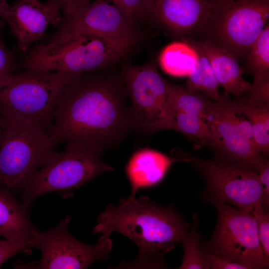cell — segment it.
Wrapping results in <instances>:
<instances>
[{"label": "cell", "mask_w": 269, "mask_h": 269, "mask_svg": "<svg viewBox=\"0 0 269 269\" xmlns=\"http://www.w3.org/2000/svg\"><path fill=\"white\" fill-rule=\"evenodd\" d=\"M99 72L79 75L66 85L48 134L55 147L79 141L105 149L132 127L126 87Z\"/></svg>", "instance_id": "obj_1"}, {"label": "cell", "mask_w": 269, "mask_h": 269, "mask_svg": "<svg viewBox=\"0 0 269 269\" xmlns=\"http://www.w3.org/2000/svg\"><path fill=\"white\" fill-rule=\"evenodd\" d=\"M191 225L174 204L162 206L142 196L121 198L117 205L108 204L93 231L109 236L118 232L137 245L135 259L121 262L117 268L163 269L167 268L165 254L182 242Z\"/></svg>", "instance_id": "obj_2"}, {"label": "cell", "mask_w": 269, "mask_h": 269, "mask_svg": "<svg viewBox=\"0 0 269 269\" xmlns=\"http://www.w3.org/2000/svg\"><path fill=\"white\" fill-rule=\"evenodd\" d=\"M138 38L75 34L34 47L20 66L25 70L59 71L75 76L100 71L124 57Z\"/></svg>", "instance_id": "obj_3"}, {"label": "cell", "mask_w": 269, "mask_h": 269, "mask_svg": "<svg viewBox=\"0 0 269 269\" xmlns=\"http://www.w3.org/2000/svg\"><path fill=\"white\" fill-rule=\"evenodd\" d=\"M1 116L0 186L11 192L24 187L57 152L39 126L14 115Z\"/></svg>", "instance_id": "obj_4"}, {"label": "cell", "mask_w": 269, "mask_h": 269, "mask_svg": "<svg viewBox=\"0 0 269 269\" xmlns=\"http://www.w3.org/2000/svg\"><path fill=\"white\" fill-rule=\"evenodd\" d=\"M105 149L79 141L66 143L32 177L21 192V202L30 208L45 194L59 192L69 195L102 173L114 171L103 159Z\"/></svg>", "instance_id": "obj_5"}, {"label": "cell", "mask_w": 269, "mask_h": 269, "mask_svg": "<svg viewBox=\"0 0 269 269\" xmlns=\"http://www.w3.org/2000/svg\"><path fill=\"white\" fill-rule=\"evenodd\" d=\"M75 76L59 71L25 70L0 90V115H14L39 126L48 134L67 84Z\"/></svg>", "instance_id": "obj_6"}, {"label": "cell", "mask_w": 269, "mask_h": 269, "mask_svg": "<svg viewBox=\"0 0 269 269\" xmlns=\"http://www.w3.org/2000/svg\"><path fill=\"white\" fill-rule=\"evenodd\" d=\"M211 14L199 39L245 57L269 23V0L213 1Z\"/></svg>", "instance_id": "obj_7"}, {"label": "cell", "mask_w": 269, "mask_h": 269, "mask_svg": "<svg viewBox=\"0 0 269 269\" xmlns=\"http://www.w3.org/2000/svg\"><path fill=\"white\" fill-rule=\"evenodd\" d=\"M202 196L216 208L218 221L210 239L200 247L247 269L269 268L252 212L232 207L213 196Z\"/></svg>", "instance_id": "obj_8"}, {"label": "cell", "mask_w": 269, "mask_h": 269, "mask_svg": "<svg viewBox=\"0 0 269 269\" xmlns=\"http://www.w3.org/2000/svg\"><path fill=\"white\" fill-rule=\"evenodd\" d=\"M122 79L132 102V127L146 134L177 131L175 115L168 102L167 81L161 76L153 62L125 66Z\"/></svg>", "instance_id": "obj_9"}, {"label": "cell", "mask_w": 269, "mask_h": 269, "mask_svg": "<svg viewBox=\"0 0 269 269\" xmlns=\"http://www.w3.org/2000/svg\"><path fill=\"white\" fill-rule=\"evenodd\" d=\"M209 123L211 137L207 145L216 156L256 171L265 156L258 149L251 123L235 106L228 93L221 95Z\"/></svg>", "instance_id": "obj_10"}, {"label": "cell", "mask_w": 269, "mask_h": 269, "mask_svg": "<svg viewBox=\"0 0 269 269\" xmlns=\"http://www.w3.org/2000/svg\"><path fill=\"white\" fill-rule=\"evenodd\" d=\"M71 220V216H67L44 231L36 227L30 241V248L38 249L41 253L36 269H87L96 261L109 259L113 247L110 236L102 235L94 245L83 243L68 231Z\"/></svg>", "instance_id": "obj_11"}, {"label": "cell", "mask_w": 269, "mask_h": 269, "mask_svg": "<svg viewBox=\"0 0 269 269\" xmlns=\"http://www.w3.org/2000/svg\"><path fill=\"white\" fill-rule=\"evenodd\" d=\"M203 176L206 189L202 196L214 197L237 208L252 212L262 205L264 196L257 172L217 156L204 159L186 155Z\"/></svg>", "instance_id": "obj_12"}, {"label": "cell", "mask_w": 269, "mask_h": 269, "mask_svg": "<svg viewBox=\"0 0 269 269\" xmlns=\"http://www.w3.org/2000/svg\"><path fill=\"white\" fill-rule=\"evenodd\" d=\"M56 27L48 42L75 34L113 39L139 38L134 23L105 0H96L77 13L64 16Z\"/></svg>", "instance_id": "obj_13"}, {"label": "cell", "mask_w": 269, "mask_h": 269, "mask_svg": "<svg viewBox=\"0 0 269 269\" xmlns=\"http://www.w3.org/2000/svg\"><path fill=\"white\" fill-rule=\"evenodd\" d=\"M208 0H156L152 21L181 40L199 37L211 13Z\"/></svg>", "instance_id": "obj_14"}, {"label": "cell", "mask_w": 269, "mask_h": 269, "mask_svg": "<svg viewBox=\"0 0 269 269\" xmlns=\"http://www.w3.org/2000/svg\"><path fill=\"white\" fill-rule=\"evenodd\" d=\"M59 8L48 1L19 0L9 7L3 18L16 38L18 50L26 52L33 42L42 39L50 24L57 27L62 19Z\"/></svg>", "instance_id": "obj_15"}, {"label": "cell", "mask_w": 269, "mask_h": 269, "mask_svg": "<svg viewBox=\"0 0 269 269\" xmlns=\"http://www.w3.org/2000/svg\"><path fill=\"white\" fill-rule=\"evenodd\" d=\"M189 162L187 158L169 157L158 151L145 148L135 152L126 168L131 186L129 197H134L138 190L153 186L160 182L172 164L176 162Z\"/></svg>", "instance_id": "obj_16"}, {"label": "cell", "mask_w": 269, "mask_h": 269, "mask_svg": "<svg viewBox=\"0 0 269 269\" xmlns=\"http://www.w3.org/2000/svg\"><path fill=\"white\" fill-rule=\"evenodd\" d=\"M197 41L225 93L238 98L249 90L252 84L244 79L239 59L234 54L206 40Z\"/></svg>", "instance_id": "obj_17"}, {"label": "cell", "mask_w": 269, "mask_h": 269, "mask_svg": "<svg viewBox=\"0 0 269 269\" xmlns=\"http://www.w3.org/2000/svg\"><path fill=\"white\" fill-rule=\"evenodd\" d=\"M36 227L30 208L17 200L6 188H0V236L10 241L30 237Z\"/></svg>", "instance_id": "obj_18"}, {"label": "cell", "mask_w": 269, "mask_h": 269, "mask_svg": "<svg viewBox=\"0 0 269 269\" xmlns=\"http://www.w3.org/2000/svg\"><path fill=\"white\" fill-rule=\"evenodd\" d=\"M168 102L173 113H184L198 116L209 122L211 121L216 102L205 94L188 90L185 86L167 81Z\"/></svg>", "instance_id": "obj_19"}, {"label": "cell", "mask_w": 269, "mask_h": 269, "mask_svg": "<svg viewBox=\"0 0 269 269\" xmlns=\"http://www.w3.org/2000/svg\"><path fill=\"white\" fill-rule=\"evenodd\" d=\"M181 40L192 46L198 57L197 63L188 76L185 87L189 90L201 92L215 101L219 100L221 98L219 93L220 85L197 39L190 38Z\"/></svg>", "instance_id": "obj_20"}, {"label": "cell", "mask_w": 269, "mask_h": 269, "mask_svg": "<svg viewBox=\"0 0 269 269\" xmlns=\"http://www.w3.org/2000/svg\"><path fill=\"white\" fill-rule=\"evenodd\" d=\"M198 59L194 48L181 40L166 46L160 54L159 62L162 69L167 74L188 77L196 66Z\"/></svg>", "instance_id": "obj_21"}, {"label": "cell", "mask_w": 269, "mask_h": 269, "mask_svg": "<svg viewBox=\"0 0 269 269\" xmlns=\"http://www.w3.org/2000/svg\"><path fill=\"white\" fill-rule=\"evenodd\" d=\"M233 101L237 110L251 123L258 149L265 156L268 157L269 152V104H252L241 97L237 98Z\"/></svg>", "instance_id": "obj_22"}, {"label": "cell", "mask_w": 269, "mask_h": 269, "mask_svg": "<svg viewBox=\"0 0 269 269\" xmlns=\"http://www.w3.org/2000/svg\"><path fill=\"white\" fill-rule=\"evenodd\" d=\"M246 71L254 81L269 78V23L251 47L246 57Z\"/></svg>", "instance_id": "obj_23"}, {"label": "cell", "mask_w": 269, "mask_h": 269, "mask_svg": "<svg viewBox=\"0 0 269 269\" xmlns=\"http://www.w3.org/2000/svg\"><path fill=\"white\" fill-rule=\"evenodd\" d=\"M200 221L195 213L193 216L192 225L182 241L183 248V258L178 269H207L200 247V241L203 236L198 231Z\"/></svg>", "instance_id": "obj_24"}, {"label": "cell", "mask_w": 269, "mask_h": 269, "mask_svg": "<svg viewBox=\"0 0 269 269\" xmlns=\"http://www.w3.org/2000/svg\"><path fill=\"white\" fill-rule=\"evenodd\" d=\"M176 131L192 136L200 143L207 145L211 137L209 123L200 117L184 113L175 114Z\"/></svg>", "instance_id": "obj_25"}, {"label": "cell", "mask_w": 269, "mask_h": 269, "mask_svg": "<svg viewBox=\"0 0 269 269\" xmlns=\"http://www.w3.org/2000/svg\"><path fill=\"white\" fill-rule=\"evenodd\" d=\"M121 10L133 23L139 20L152 21L153 0H105Z\"/></svg>", "instance_id": "obj_26"}, {"label": "cell", "mask_w": 269, "mask_h": 269, "mask_svg": "<svg viewBox=\"0 0 269 269\" xmlns=\"http://www.w3.org/2000/svg\"><path fill=\"white\" fill-rule=\"evenodd\" d=\"M257 221L258 236L266 261L269 263V214L261 204L252 211Z\"/></svg>", "instance_id": "obj_27"}, {"label": "cell", "mask_w": 269, "mask_h": 269, "mask_svg": "<svg viewBox=\"0 0 269 269\" xmlns=\"http://www.w3.org/2000/svg\"><path fill=\"white\" fill-rule=\"evenodd\" d=\"M15 67L13 54L5 46L0 35V90L11 80Z\"/></svg>", "instance_id": "obj_28"}, {"label": "cell", "mask_w": 269, "mask_h": 269, "mask_svg": "<svg viewBox=\"0 0 269 269\" xmlns=\"http://www.w3.org/2000/svg\"><path fill=\"white\" fill-rule=\"evenodd\" d=\"M241 96L248 103L256 105L269 104V78L254 81L249 90Z\"/></svg>", "instance_id": "obj_29"}, {"label": "cell", "mask_w": 269, "mask_h": 269, "mask_svg": "<svg viewBox=\"0 0 269 269\" xmlns=\"http://www.w3.org/2000/svg\"><path fill=\"white\" fill-rule=\"evenodd\" d=\"M30 237L13 241L0 240V266L16 254L30 248Z\"/></svg>", "instance_id": "obj_30"}, {"label": "cell", "mask_w": 269, "mask_h": 269, "mask_svg": "<svg viewBox=\"0 0 269 269\" xmlns=\"http://www.w3.org/2000/svg\"><path fill=\"white\" fill-rule=\"evenodd\" d=\"M201 249L207 269H247L241 264L230 262L202 247Z\"/></svg>", "instance_id": "obj_31"}, {"label": "cell", "mask_w": 269, "mask_h": 269, "mask_svg": "<svg viewBox=\"0 0 269 269\" xmlns=\"http://www.w3.org/2000/svg\"><path fill=\"white\" fill-rule=\"evenodd\" d=\"M256 171L261 184L264 200L263 207L269 211V162L267 157H265L258 165Z\"/></svg>", "instance_id": "obj_32"}, {"label": "cell", "mask_w": 269, "mask_h": 269, "mask_svg": "<svg viewBox=\"0 0 269 269\" xmlns=\"http://www.w3.org/2000/svg\"><path fill=\"white\" fill-rule=\"evenodd\" d=\"M92 0H48L63 11L64 16L72 15L88 6Z\"/></svg>", "instance_id": "obj_33"}, {"label": "cell", "mask_w": 269, "mask_h": 269, "mask_svg": "<svg viewBox=\"0 0 269 269\" xmlns=\"http://www.w3.org/2000/svg\"><path fill=\"white\" fill-rule=\"evenodd\" d=\"M9 7L7 0H0V17H4Z\"/></svg>", "instance_id": "obj_34"}, {"label": "cell", "mask_w": 269, "mask_h": 269, "mask_svg": "<svg viewBox=\"0 0 269 269\" xmlns=\"http://www.w3.org/2000/svg\"><path fill=\"white\" fill-rule=\"evenodd\" d=\"M1 134H2L1 116L0 115V141H1ZM0 188H2V187L0 186Z\"/></svg>", "instance_id": "obj_35"}, {"label": "cell", "mask_w": 269, "mask_h": 269, "mask_svg": "<svg viewBox=\"0 0 269 269\" xmlns=\"http://www.w3.org/2000/svg\"><path fill=\"white\" fill-rule=\"evenodd\" d=\"M3 24H4L3 22L2 21L0 20V31L1 30V28L3 26Z\"/></svg>", "instance_id": "obj_36"}, {"label": "cell", "mask_w": 269, "mask_h": 269, "mask_svg": "<svg viewBox=\"0 0 269 269\" xmlns=\"http://www.w3.org/2000/svg\"><path fill=\"white\" fill-rule=\"evenodd\" d=\"M153 0L154 1V2H155V1H156V0Z\"/></svg>", "instance_id": "obj_37"}, {"label": "cell", "mask_w": 269, "mask_h": 269, "mask_svg": "<svg viewBox=\"0 0 269 269\" xmlns=\"http://www.w3.org/2000/svg\"></svg>", "instance_id": "obj_38"}]
</instances>
